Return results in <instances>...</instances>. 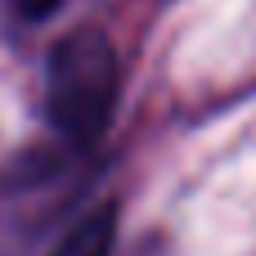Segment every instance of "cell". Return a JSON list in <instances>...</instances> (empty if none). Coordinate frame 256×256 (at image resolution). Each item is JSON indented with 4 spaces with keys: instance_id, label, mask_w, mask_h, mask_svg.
Instances as JSON below:
<instances>
[{
    "instance_id": "obj_1",
    "label": "cell",
    "mask_w": 256,
    "mask_h": 256,
    "mask_svg": "<svg viewBox=\"0 0 256 256\" xmlns=\"http://www.w3.org/2000/svg\"><path fill=\"white\" fill-rule=\"evenodd\" d=\"M122 99V58L108 32L76 27L54 40L45 63V117L68 148H94Z\"/></svg>"
},
{
    "instance_id": "obj_2",
    "label": "cell",
    "mask_w": 256,
    "mask_h": 256,
    "mask_svg": "<svg viewBox=\"0 0 256 256\" xmlns=\"http://www.w3.org/2000/svg\"><path fill=\"white\" fill-rule=\"evenodd\" d=\"M112 248H117V207L104 202V207L86 212V216L50 248V256H112Z\"/></svg>"
},
{
    "instance_id": "obj_3",
    "label": "cell",
    "mask_w": 256,
    "mask_h": 256,
    "mask_svg": "<svg viewBox=\"0 0 256 256\" xmlns=\"http://www.w3.org/2000/svg\"><path fill=\"white\" fill-rule=\"evenodd\" d=\"M4 4H9V9H14L22 22H40V18H50V14H54L63 0H4Z\"/></svg>"
}]
</instances>
